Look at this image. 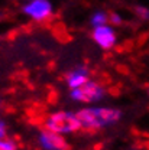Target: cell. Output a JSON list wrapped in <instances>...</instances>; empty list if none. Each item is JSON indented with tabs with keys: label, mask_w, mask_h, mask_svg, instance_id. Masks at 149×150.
I'll list each match as a JSON object with an SVG mask.
<instances>
[{
	"label": "cell",
	"mask_w": 149,
	"mask_h": 150,
	"mask_svg": "<svg viewBox=\"0 0 149 150\" xmlns=\"http://www.w3.org/2000/svg\"><path fill=\"white\" fill-rule=\"evenodd\" d=\"M77 115L83 130L96 131L116 124L122 118V111L106 105H86L77 111Z\"/></svg>",
	"instance_id": "obj_1"
},
{
	"label": "cell",
	"mask_w": 149,
	"mask_h": 150,
	"mask_svg": "<svg viewBox=\"0 0 149 150\" xmlns=\"http://www.w3.org/2000/svg\"><path fill=\"white\" fill-rule=\"evenodd\" d=\"M43 127L64 136L83 130L77 112L67 111V110H59L48 114L46 118L43 120Z\"/></svg>",
	"instance_id": "obj_2"
},
{
	"label": "cell",
	"mask_w": 149,
	"mask_h": 150,
	"mask_svg": "<svg viewBox=\"0 0 149 150\" xmlns=\"http://www.w3.org/2000/svg\"><path fill=\"white\" fill-rule=\"evenodd\" d=\"M70 97L75 103H80L84 105H94L96 103H100L106 97V88L103 84L90 79L84 85L70 90Z\"/></svg>",
	"instance_id": "obj_3"
},
{
	"label": "cell",
	"mask_w": 149,
	"mask_h": 150,
	"mask_svg": "<svg viewBox=\"0 0 149 150\" xmlns=\"http://www.w3.org/2000/svg\"><path fill=\"white\" fill-rule=\"evenodd\" d=\"M22 12L26 18L32 19L38 23H42L54 15V6L51 0H28L25 1Z\"/></svg>",
	"instance_id": "obj_4"
},
{
	"label": "cell",
	"mask_w": 149,
	"mask_h": 150,
	"mask_svg": "<svg viewBox=\"0 0 149 150\" xmlns=\"http://www.w3.org/2000/svg\"><path fill=\"white\" fill-rule=\"evenodd\" d=\"M91 39L93 42L103 51H110L117 43V33L114 26L110 23H106L103 26L93 28L91 30Z\"/></svg>",
	"instance_id": "obj_5"
},
{
	"label": "cell",
	"mask_w": 149,
	"mask_h": 150,
	"mask_svg": "<svg viewBox=\"0 0 149 150\" xmlns=\"http://www.w3.org/2000/svg\"><path fill=\"white\" fill-rule=\"evenodd\" d=\"M38 143L43 150H70V144L64 134L42 129L38 134Z\"/></svg>",
	"instance_id": "obj_6"
},
{
	"label": "cell",
	"mask_w": 149,
	"mask_h": 150,
	"mask_svg": "<svg viewBox=\"0 0 149 150\" xmlns=\"http://www.w3.org/2000/svg\"><path fill=\"white\" fill-rule=\"evenodd\" d=\"M88 81H90V71H88V68H86L83 65L73 68L68 74L65 75V82H67L70 90L78 88V87L84 85Z\"/></svg>",
	"instance_id": "obj_7"
},
{
	"label": "cell",
	"mask_w": 149,
	"mask_h": 150,
	"mask_svg": "<svg viewBox=\"0 0 149 150\" xmlns=\"http://www.w3.org/2000/svg\"><path fill=\"white\" fill-rule=\"evenodd\" d=\"M109 23V15L104 10H96L90 16V26L91 28H97V26H103Z\"/></svg>",
	"instance_id": "obj_8"
},
{
	"label": "cell",
	"mask_w": 149,
	"mask_h": 150,
	"mask_svg": "<svg viewBox=\"0 0 149 150\" xmlns=\"http://www.w3.org/2000/svg\"><path fill=\"white\" fill-rule=\"evenodd\" d=\"M135 13H136L138 18L143 19V20L149 19V9L145 7V6H136V7H135Z\"/></svg>",
	"instance_id": "obj_9"
},
{
	"label": "cell",
	"mask_w": 149,
	"mask_h": 150,
	"mask_svg": "<svg viewBox=\"0 0 149 150\" xmlns=\"http://www.w3.org/2000/svg\"><path fill=\"white\" fill-rule=\"evenodd\" d=\"M109 23L113 25L114 28L116 26H120L123 23V18L120 16V13H110L109 15Z\"/></svg>",
	"instance_id": "obj_10"
},
{
	"label": "cell",
	"mask_w": 149,
	"mask_h": 150,
	"mask_svg": "<svg viewBox=\"0 0 149 150\" xmlns=\"http://www.w3.org/2000/svg\"><path fill=\"white\" fill-rule=\"evenodd\" d=\"M3 139H7V126L4 121L0 120V140Z\"/></svg>",
	"instance_id": "obj_11"
},
{
	"label": "cell",
	"mask_w": 149,
	"mask_h": 150,
	"mask_svg": "<svg viewBox=\"0 0 149 150\" xmlns=\"http://www.w3.org/2000/svg\"><path fill=\"white\" fill-rule=\"evenodd\" d=\"M148 94H149V88H148Z\"/></svg>",
	"instance_id": "obj_12"
},
{
	"label": "cell",
	"mask_w": 149,
	"mask_h": 150,
	"mask_svg": "<svg viewBox=\"0 0 149 150\" xmlns=\"http://www.w3.org/2000/svg\"><path fill=\"white\" fill-rule=\"evenodd\" d=\"M25 1H28V0H25Z\"/></svg>",
	"instance_id": "obj_13"
}]
</instances>
